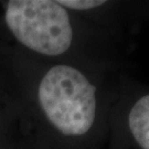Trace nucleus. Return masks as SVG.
Returning <instances> with one entry per match:
<instances>
[{
  "instance_id": "obj_1",
  "label": "nucleus",
  "mask_w": 149,
  "mask_h": 149,
  "mask_svg": "<svg viewBox=\"0 0 149 149\" xmlns=\"http://www.w3.org/2000/svg\"><path fill=\"white\" fill-rule=\"evenodd\" d=\"M0 70L33 149H105L120 74L37 59L0 39Z\"/></svg>"
},
{
  "instance_id": "obj_2",
  "label": "nucleus",
  "mask_w": 149,
  "mask_h": 149,
  "mask_svg": "<svg viewBox=\"0 0 149 149\" xmlns=\"http://www.w3.org/2000/svg\"><path fill=\"white\" fill-rule=\"evenodd\" d=\"M0 39L37 59L103 74L126 72L133 50L60 0L0 1Z\"/></svg>"
},
{
  "instance_id": "obj_3",
  "label": "nucleus",
  "mask_w": 149,
  "mask_h": 149,
  "mask_svg": "<svg viewBox=\"0 0 149 149\" xmlns=\"http://www.w3.org/2000/svg\"><path fill=\"white\" fill-rule=\"evenodd\" d=\"M105 149H149V85L118 75Z\"/></svg>"
},
{
  "instance_id": "obj_4",
  "label": "nucleus",
  "mask_w": 149,
  "mask_h": 149,
  "mask_svg": "<svg viewBox=\"0 0 149 149\" xmlns=\"http://www.w3.org/2000/svg\"><path fill=\"white\" fill-rule=\"evenodd\" d=\"M70 10L133 49V38L146 23V1L60 0Z\"/></svg>"
},
{
  "instance_id": "obj_5",
  "label": "nucleus",
  "mask_w": 149,
  "mask_h": 149,
  "mask_svg": "<svg viewBox=\"0 0 149 149\" xmlns=\"http://www.w3.org/2000/svg\"><path fill=\"white\" fill-rule=\"evenodd\" d=\"M19 136L21 135L16 103L0 70V146Z\"/></svg>"
},
{
  "instance_id": "obj_6",
  "label": "nucleus",
  "mask_w": 149,
  "mask_h": 149,
  "mask_svg": "<svg viewBox=\"0 0 149 149\" xmlns=\"http://www.w3.org/2000/svg\"><path fill=\"white\" fill-rule=\"evenodd\" d=\"M0 149H33L21 136L11 139L10 141L0 146Z\"/></svg>"
},
{
  "instance_id": "obj_7",
  "label": "nucleus",
  "mask_w": 149,
  "mask_h": 149,
  "mask_svg": "<svg viewBox=\"0 0 149 149\" xmlns=\"http://www.w3.org/2000/svg\"><path fill=\"white\" fill-rule=\"evenodd\" d=\"M146 21L149 23V1H146Z\"/></svg>"
}]
</instances>
